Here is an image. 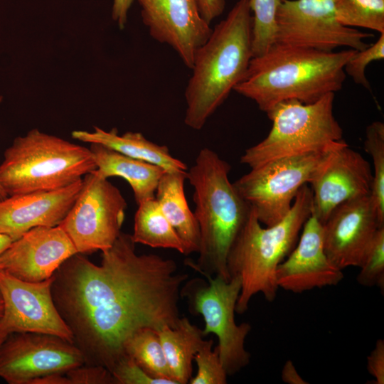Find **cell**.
Wrapping results in <instances>:
<instances>
[{
    "label": "cell",
    "mask_w": 384,
    "mask_h": 384,
    "mask_svg": "<svg viewBox=\"0 0 384 384\" xmlns=\"http://www.w3.org/2000/svg\"><path fill=\"white\" fill-rule=\"evenodd\" d=\"M131 235L135 243L174 249L185 255H189L186 245L167 220L155 198L138 205Z\"/></svg>",
    "instance_id": "cb8c5ba5"
},
{
    "label": "cell",
    "mask_w": 384,
    "mask_h": 384,
    "mask_svg": "<svg viewBox=\"0 0 384 384\" xmlns=\"http://www.w3.org/2000/svg\"><path fill=\"white\" fill-rule=\"evenodd\" d=\"M311 208V191L307 185L298 191L288 214L273 225L262 227L250 207L227 259L230 277L238 276L241 280L237 313H245L252 297L258 293L267 301H274L279 289L277 269L297 244Z\"/></svg>",
    "instance_id": "5b68a950"
},
{
    "label": "cell",
    "mask_w": 384,
    "mask_h": 384,
    "mask_svg": "<svg viewBox=\"0 0 384 384\" xmlns=\"http://www.w3.org/2000/svg\"><path fill=\"white\" fill-rule=\"evenodd\" d=\"M6 336V334L0 332V344L4 341Z\"/></svg>",
    "instance_id": "b9f144b4"
},
{
    "label": "cell",
    "mask_w": 384,
    "mask_h": 384,
    "mask_svg": "<svg viewBox=\"0 0 384 384\" xmlns=\"http://www.w3.org/2000/svg\"><path fill=\"white\" fill-rule=\"evenodd\" d=\"M124 351L152 377L176 381L171 377L157 331L151 328L138 330L126 342Z\"/></svg>",
    "instance_id": "d4e9b609"
},
{
    "label": "cell",
    "mask_w": 384,
    "mask_h": 384,
    "mask_svg": "<svg viewBox=\"0 0 384 384\" xmlns=\"http://www.w3.org/2000/svg\"><path fill=\"white\" fill-rule=\"evenodd\" d=\"M53 277L37 282L19 279L0 270L4 311L0 332H33L57 336L73 343V334L53 302Z\"/></svg>",
    "instance_id": "4fadbf2b"
},
{
    "label": "cell",
    "mask_w": 384,
    "mask_h": 384,
    "mask_svg": "<svg viewBox=\"0 0 384 384\" xmlns=\"http://www.w3.org/2000/svg\"><path fill=\"white\" fill-rule=\"evenodd\" d=\"M367 369L376 384L384 383V341L377 340L367 358Z\"/></svg>",
    "instance_id": "836d02e7"
},
{
    "label": "cell",
    "mask_w": 384,
    "mask_h": 384,
    "mask_svg": "<svg viewBox=\"0 0 384 384\" xmlns=\"http://www.w3.org/2000/svg\"><path fill=\"white\" fill-rule=\"evenodd\" d=\"M334 4L343 26L384 33V0H334Z\"/></svg>",
    "instance_id": "484cf974"
},
{
    "label": "cell",
    "mask_w": 384,
    "mask_h": 384,
    "mask_svg": "<svg viewBox=\"0 0 384 384\" xmlns=\"http://www.w3.org/2000/svg\"><path fill=\"white\" fill-rule=\"evenodd\" d=\"M248 3L252 14V57H257L275 43L279 0H248Z\"/></svg>",
    "instance_id": "83f0119b"
},
{
    "label": "cell",
    "mask_w": 384,
    "mask_h": 384,
    "mask_svg": "<svg viewBox=\"0 0 384 384\" xmlns=\"http://www.w3.org/2000/svg\"><path fill=\"white\" fill-rule=\"evenodd\" d=\"M230 166L214 151L203 148L187 171L193 187L194 215L201 236L196 262L188 265L201 274L230 277L227 267L228 253L250 211L229 180Z\"/></svg>",
    "instance_id": "277c9868"
},
{
    "label": "cell",
    "mask_w": 384,
    "mask_h": 384,
    "mask_svg": "<svg viewBox=\"0 0 384 384\" xmlns=\"http://www.w3.org/2000/svg\"><path fill=\"white\" fill-rule=\"evenodd\" d=\"M4 157L0 184L8 196L58 190L97 169L90 148L37 129L16 138Z\"/></svg>",
    "instance_id": "8992f818"
},
{
    "label": "cell",
    "mask_w": 384,
    "mask_h": 384,
    "mask_svg": "<svg viewBox=\"0 0 384 384\" xmlns=\"http://www.w3.org/2000/svg\"><path fill=\"white\" fill-rule=\"evenodd\" d=\"M384 58V33H380L378 40L368 48L357 50L348 60L344 67L346 75L350 76L355 83L370 90V82L365 72L369 63Z\"/></svg>",
    "instance_id": "4dcf8cb0"
},
{
    "label": "cell",
    "mask_w": 384,
    "mask_h": 384,
    "mask_svg": "<svg viewBox=\"0 0 384 384\" xmlns=\"http://www.w3.org/2000/svg\"><path fill=\"white\" fill-rule=\"evenodd\" d=\"M187 171H166L159 181L155 199L191 254L198 252L201 236L197 220L184 193Z\"/></svg>",
    "instance_id": "7402d4cb"
},
{
    "label": "cell",
    "mask_w": 384,
    "mask_h": 384,
    "mask_svg": "<svg viewBox=\"0 0 384 384\" xmlns=\"http://www.w3.org/2000/svg\"><path fill=\"white\" fill-rule=\"evenodd\" d=\"M335 93L305 104L296 100L282 102L267 114L272 121L267 136L247 149L240 162L250 169L270 161L322 150L343 137L333 113Z\"/></svg>",
    "instance_id": "52a82bcc"
},
{
    "label": "cell",
    "mask_w": 384,
    "mask_h": 384,
    "mask_svg": "<svg viewBox=\"0 0 384 384\" xmlns=\"http://www.w3.org/2000/svg\"><path fill=\"white\" fill-rule=\"evenodd\" d=\"M83 364L80 351L54 335L12 333L0 344V378L9 384H31L39 377Z\"/></svg>",
    "instance_id": "7c38bea8"
},
{
    "label": "cell",
    "mask_w": 384,
    "mask_h": 384,
    "mask_svg": "<svg viewBox=\"0 0 384 384\" xmlns=\"http://www.w3.org/2000/svg\"><path fill=\"white\" fill-rule=\"evenodd\" d=\"M73 138L90 144H100L126 156L159 166L166 171H185V163L174 157L165 145L155 144L140 132H127L119 134L113 128L110 131L95 127L94 131L75 130Z\"/></svg>",
    "instance_id": "44dd1931"
},
{
    "label": "cell",
    "mask_w": 384,
    "mask_h": 384,
    "mask_svg": "<svg viewBox=\"0 0 384 384\" xmlns=\"http://www.w3.org/2000/svg\"><path fill=\"white\" fill-rule=\"evenodd\" d=\"M364 149L372 158L373 179L370 198L381 224L384 225V124L375 121L366 130Z\"/></svg>",
    "instance_id": "4316f807"
},
{
    "label": "cell",
    "mask_w": 384,
    "mask_h": 384,
    "mask_svg": "<svg viewBox=\"0 0 384 384\" xmlns=\"http://www.w3.org/2000/svg\"><path fill=\"white\" fill-rule=\"evenodd\" d=\"M136 1L151 38L170 46L191 68L196 50L212 31L201 14L198 0Z\"/></svg>",
    "instance_id": "5bb4252c"
},
{
    "label": "cell",
    "mask_w": 384,
    "mask_h": 384,
    "mask_svg": "<svg viewBox=\"0 0 384 384\" xmlns=\"http://www.w3.org/2000/svg\"><path fill=\"white\" fill-rule=\"evenodd\" d=\"M282 379L284 383L288 384H306L304 379L297 372L293 362L288 360L283 366L282 370Z\"/></svg>",
    "instance_id": "8d00e7d4"
},
{
    "label": "cell",
    "mask_w": 384,
    "mask_h": 384,
    "mask_svg": "<svg viewBox=\"0 0 384 384\" xmlns=\"http://www.w3.org/2000/svg\"><path fill=\"white\" fill-rule=\"evenodd\" d=\"M204 276L208 282L202 278L185 282L181 297L187 299L191 314L203 316V336L213 334L218 337L220 361L228 376H232L250 361L245 343L251 325L246 322L237 324L235 320L241 280L238 276L231 277L228 281L218 276Z\"/></svg>",
    "instance_id": "9c48e42d"
},
{
    "label": "cell",
    "mask_w": 384,
    "mask_h": 384,
    "mask_svg": "<svg viewBox=\"0 0 384 384\" xmlns=\"http://www.w3.org/2000/svg\"><path fill=\"white\" fill-rule=\"evenodd\" d=\"M134 0H113L112 7V19L119 28H124L127 21V14Z\"/></svg>",
    "instance_id": "d590c367"
},
{
    "label": "cell",
    "mask_w": 384,
    "mask_h": 384,
    "mask_svg": "<svg viewBox=\"0 0 384 384\" xmlns=\"http://www.w3.org/2000/svg\"><path fill=\"white\" fill-rule=\"evenodd\" d=\"M132 235L120 233L97 265L76 253L53 275L54 304L73 334L85 364L111 373L127 356L124 346L138 330L175 328L178 301L188 276L172 259L138 255Z\"/></svg>",
    "instance_id": "6da1fadb"
},
{
    "label": "cell",
    "mask_w": 384,
    "mask_h": 384,
    "mask_svg": "<svg viewBox=\"0 0 384 384\" xmlns=\"http://www.w3.org/2000/svg\"><path fill=\"white\" fill-rule=\"evenodd\" d=\"M116 384H177L172 380L152 377L128 356L112 372Z\"/></svg>",
    "instance_id": "1f68e13d"
},
{
    "label": "cell",
    "mask_w": 384,
    "mask_h": 384,
    "mask_svg": "<svg viewBox=\"0 0 384 384\" xmlns=\"http://www.w3.org/2000/svg\"><path fill=\"white\" fill-rule=\"evenodd\" d=\"M31 384H70L65 373H54L34 379Z\"/></svg>",
    "instance_id": "74e56055"
},
{
    "label": "cell",
    "mask_w": 384,
    "mask_h": 384,
    "mask_svg": "<svg viewBox=\"0 0 384 384\" xmlns=\"http://www.w3.org/2000/svg\"><path fill=\"white\" fill-rule=\"evenodd\" d=\"M158 334L172 378L178 384L188 383L194 356L206 341L203 330L183 317L176 327L164 326Z\"/></svg>",
    "instance_id": "603a6c76"
},
{
    "label": "cell",
    "mask_w": 384,
    "mask_h": 384,
    "mask_svg": "<svg viewBox=\"0 0 384 384\" xmlns=\"http://www.w3.org/2000/svg\"><path fill=\"white\" fill-rule=\"evenodd\" d=\"M1 100V98L0 97V102ZM7 196L8 195L6 194V193L5 192V191L4 190V188L0 184V201L6 198Z\"/></svg>",
    "instance_id": "ab89813d"
},
{
    "label": "cell",
    "mask_w": 384,
    "mask_h": 384,
    "mask_svg": "<svg viewBox=\"0 0 384 384\" xmlns=\"http://www.w3.org/2000/svg\"><path fill=\"white\" fill-rule=\"evenodd\" d=\"M373 171L346 142L338 148L310 182L311 213L323 224L332 210L351 199L370 195Z\"/></svg>",
    "instance_id": "2e32d148"
},
{
    "label": "cell",
    "mask_w": 384,
    "mask_h": 384,
    "mask_svg": "<svg viewBox=\"0 0 384 384\" xmlns=\"http://www.w3.org/2000/svg\"><path fill=\"white\" fill-rule=\"evenodd\" d=\"M213 339L206 341L194 356L197 373L191 384H225L228 375L220 361L217 346L212 350Z\"/></svg>",
    "instance_id": "f546056e"
},
{
    "label": "cell",
    "mask_w": 384,
    "mask_h": 384,
    "mask_svg": "<svg viewBox=\"0 0 384 384\" xmlns=\"http://www.w3.org/2000/svg\"><path fill=\"white\" fill-rule=\"evenodd\" d=\"M381 224L370 195L338 206L322 224L325 252L338 268L359 267Z\"/></svg>",
    "instance_id": "9a60e30c"
},
{
    "label": "cell",
    "mask_w": 384,
    "mask_h": 384,
    "mask_svg": "<svg viewBox=\"0 0 384 384\" xmlns=\"http://www.w3.org/2000/svg\"><path fill=\"white\" fill-rule=\"evenodd\" d=\"M198 1L202 16L210 24L213 19L221 15L225 9V0H198Z\"/></svg>",
    "instance_id": "e575fe53"
},
{
    "label": "cell",
    "mask_w": 384,
    "mask_h": 384,
    "mask_svg": "<svg viewBox=\"0 0 384 384\" xmlns=\"http://www.w3.org/2000/svg\"><path fill=\"white\" fill-rule=\"evenodd\" d=\"M76 253L60 225L36 227L12 241L0 255V270L23 281L41 282L52 277L63 262Z\"/></svg>",
    "instance_id": "e0dca14e"
},
{
    "label": "cell",
    "mask_w": 384,
    "mask_h": 384,
    "mask_svg": "<svg viewBox=\"0 0 384 384\" xmlns=\"http://www.w3.org/2000/svg\"><path fill=\"white\" fill-rule=\"evenodd\" d=\"M70 384H116L111 372L101 366L83 364L65 373Z\"/></svg>",
    "instance_id": "d6a6232c"
},
{
    "label": "cell",
    "mask_w": 384,
    "mask_h": 384,
    "mask_svg": "<svg viewBox=\"0 0 384 384\" xmlns=\"http://www.w3.org/2000/svg\"><path fill=\"white\" fill-rule=\"evenodd\" d=\"M343 278L342 270L325 252L322 224L311 213L294 247L277 269V286L289 292L302 293L336 285Z\"/></svg>",
    "instance_id": "ac0fdd59"
},
{
    "label": "cell",
    "mask_w": 384,
    "mask_h": 384,
    "mask_svg": "<svg viewBox=\"0 0 384 384\" xmlns=\"http://www.w3.org/2000/svg\"><path fill=\"white\" fill-rule=\"evenodd\" d=\"M345 142L341 139L322 150L270 161L251 169L233 186L260 223L273 225L288 214L299 189L310 183Z\"/></svg>",
    "instance_id": "ba28073f"
},
{
    "label": "cell",
    "mask_w": 384,
    "mask_h": 384,
    "mask_svg": "<svg viewBox=\"0 0 384 384\" xmlns=\"http://www.w3.org/2000/svg\"><path fill=\"white\" fill-rule=\"evenodd\" d=\"M12 240L6 235L0 233V255L8 247Z\"/></svg>",
    "instance_id": "f35d334b"
},
{
    "label": "cell",
    "mask_w": 384,
    "mask_h": 384,
    "mask_svg": "<svg viewBox=\"0 0 384 384\" xmlns=\"http://www.w3.org/2000/svg\"><path fill=\"white\" fill-rule=\"evenodd\" d=\"M90 149L101 176L123 178L130 185L137 204L155 198L159 181L166 171L161 167L122 154L100 144Z\"/></svg>",
    "instance_id": "ffe728a7"
},
{
    "label": "cell",
    "mask_w": 384,
    "mask_h": 384,
    "mask_svg": "<svg viewBox=\"0 0 384 384\" xmlns=\"http://www.w3.org/2000/svg\"><path fill=\"white\" fill-rule=\"evenodd\" d=\"M3 311H4V300H3L2 294L0 290V319L2 317Z\"/></svg>",
    "instance_id": "60d3db41"
},
{
    "label": "cell",
    "mask_w": 384,
    "mask_h": 384,
    "mask_svg": "<svg viewBox=\"0 0 384 384\" xmlns=\"http://www.w3.org/2000/svg\"><path fill=\"white\" fill-rule=\"evenodd\" d=\"M82 186V178L58 190L7 196L0 201V233L14 241L33 228L60 225Z\"/></svg>",
    "instance_id": "d6986e66"
},
{
    "label": "cell",
    "mask_w": 384,
    "mask_h": 384,
    "mask_svg": "<svg viewBox=\"0 0 384 384\" xmlns=\"http://www.w3.org/2000/svg\"><path fill=\"white\" fill-rule=\"evenodd\" d=\"M357 282L365 287L384 289V226L379 228L359 265Z\"/></svg>",
    "instance_id": "f1b7e54d"
},
{
    "label": "cell",
    "mask_w": 384,
    "mask_h": 384,
    "mask_svg": "<svg viewBox=\"0 0 384 384\" xmlns=\"http://www.w3.org/2000/svg\"><path fill=\"white\" fill-rule=\"evenodd\" d=\"M252 16L238 0L195 53L184 96V123L199 130L242 80L252 58Z\"/></svg>",
    "instance_id": "3957f363"
},
{
    "label": "cell",
    "mask_w": 384,
    "mask_h": 384,
    "mask_svg": "<svg viewBox=\"0 0 384 384\" xmlns=\"http://www.w3.org/2000/svg\"><path fill=\"white\" fill-rule=\"evenodd\" d=\"M356 51H324L274 43L264 54L252 58L233 90L266 113L287 100L312 103L342 89L344 67Z\"/></svg>",
    "instance_id": "7a4b0ae2"
},
{
    "label": "cell",
    "mask_w": 384,
    "mask_h": 384,
    "mask_svg": "<svg viewBox=\"0 0 384 384\" xmlns=\"http://www.w3.org/2000/svg\"><path fill=\"white\" fill-rule=\"evenodd\" d=\"M275 43L333 51L344 47L361 50L373 33L343 26L336 19L334 0H279Z\"/></svg>",
    "instance_id": "8fae6325"
},
{
    "label": "cell",
    "mask_w": 384,
    "mask_h": 384,
    "mask_svg": "<svg viewBox=\"0 0 384 384\" xmlns=\"http://www.w3.org/2000/svg\"><path fill=\"white\" fill-rule=\"evenodd\" d=\"M126 208L120 191L95 170L83 176L81 191L60 225L78 253L102 252L119 235Z\"/></svg>",
    "instance_id": "30bf717a"
}]
</instances>
